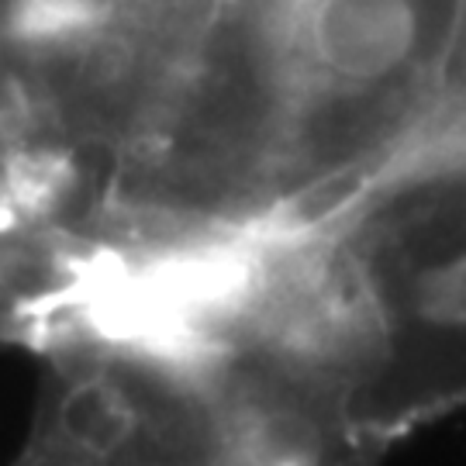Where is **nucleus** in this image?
I'll use <instances>...</instances> for the list:
<instances>
[{"label":"nucleus","mask_w":466,"mask_h":466,"mask_svg":"<svg viewBox=\"0 0 466 466\" xmlns=\"http://www.w3.org/2000/svg\"><path fill=\"white\" fill-rule=\"evenodd\" d=\"M456 21L460 0H211L100 194L94 242L163 249L321 225L418 149Z\"/></svg>","instance_id":"nucleus-1"},{"label":"nucleus","mask_w":466,"mask_h":466,"mask_svg":"<svg viewBox=\"0 0 466 466\" xmlns=\"http://www.w3.org/2000/svg\"><path fill=\"white\" fill-rule=\"evenodd\" d=\"M256 332L315 452L466 408V135L418 146L315 228L256 238Z\"/></svg>","instance_id":"nucleus-2"},{"label":"nucleus","mask_w":466,"mask_h":466,"mask_svg":"<svg viewBox=\"0 0 466 466\" xmlns=\"http://www.w3.org/2000/svg\"><path fill=\"white\" fill-rule=\"evenodd\" d=\"M208 7L211 0H0V125L56 180L86 232Z\"/></svg>","instance_id":"nucleus-3"},{"label":"nucleus","mask_w":466,"mask_h":466,"mask_svg":"<svg viewBox=\"0 0 466 466\" xmlns=\"http://www.w3.org/2000/svg\"><path fill=\"white\" fill-rule=\"evenodd\" d=\"M94 242L66 194L0 125V342H38L84 287Z\"/></svg>","instance_id":"nucleus-4"},{"label":"nucleus","mask_w":466,"mask_h":466,"mask_svg":"<svg viewBox=\"0 0 466 466\" xmlns=\"http://www.w3.org/2000/svg\"><path fill=\"white\" fill-rule=\"evenodd\" d=\"M452 135H466V0H460V21H456V38H452L442 97H439V107H435L432 121H429L418 146L452 138Z\"/></svg>","instance_id":"nucleus-5"}]
</instances>
